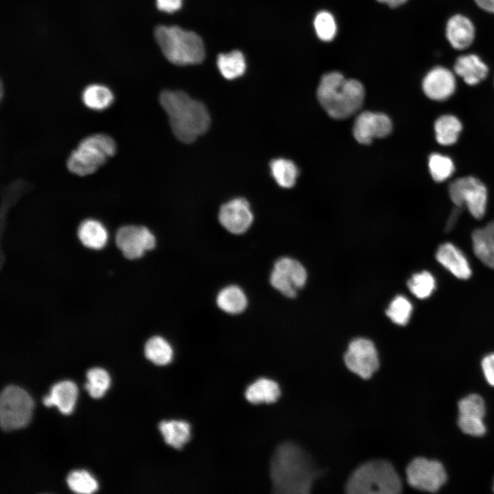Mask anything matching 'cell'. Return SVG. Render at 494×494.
I'll list each match as a JSON object with an SVG mask.
<instances>
[{
    "mask_svg": "<svg viewBox=\"0 0 494 494\" xmlns=\"http://www.w3.org/2000/svg\"><path fill=\"white\" fill-rule=\"evenodd\" d=\"M318 473L309 456L292 443L280 445L271 460L270 477L277 493L307 494Z\"/></svg>",
    "mask_w": 494,
    "mask_h": 494,
    "instance_id": "obj_1",
    "label": "cell"
},
{
    "mask_svg": "<svg viewBox=\"0 0 494 494\" xmlns=\"http://www.w3.org/2000/svg\"><path fill=\"white\" fill-rule=\"evenodd\" d=\"M159 101L169 118L175 137L181 142L190 143L207 131L211 118L202 102L180 91H165Z\"/></svg>",
    "mask_w": 494,
    "mask_h": 494,
    "instance_id": "obj_2",
    "label": "cell"
},
{
    "mask_svg": "<svg viewBox=\"0 0 494 494\" xmlns=\"http://www.w3.org/2000/svg\"><path fill=\"white\" fill-rule=\"evenodd\" d=\"M363 85L354 79H346L339 72L325 74L317 89L318 102L332 118L344 119L355 115L364 99Z\"/></svg>",
    "mask_w": 494,
    "mask_h": 494,
    "instance_id": "obj_3",
    "label": "cell"
},
{
    "mask_svg": "<svg viewBox=\"0 0 494 494\" xmlns=\"http://www.w3.org/2000/svg\"><path fill=\"white\" fill-rule=\"evenodd\" d=\"M154 36L165 58L176 65L202 62L205 52L201 38L196 33L178 26L160 25Z\"/></svg>",
    "mask_w": 494,
    "mask_h": 494,
    "instance_id": "obj_4",
    "label": "cell"
},
{
    "mask_svg": "<svg viewBox=\"0 0 494 494\" xmlns=\"http://www.w3.org/2000/svg\"><path fill=\"white\" fill-rule=\"evenodd\" d=\"M401 491L400 478L392 464L381 460H372L357 467L349 477L348 493L395 494Z\"/></svg>",
    "mask_w": 494,
    "mask_h": 494,
    "instance_id": "obj_5",
    "label": "cell"
},
{
    "mask_svg": "<svg viewBox=\"0 0 494 494\" xmlns=\"http://www.w3.org/2000/svg\"><path fill=\"white\" fill-rule=\"evenodd\" d=\"M115 139L105 133L83 138L67 161L69 171L79 176H89L103 166L117 152Z\"/></svg>",
    "mask_w": 494,
    "mask_h": 494,
    "instance_id": "obj_6",
    "label": "cell"
},
{
    "mask_svg": "<svg viewBox=\"0 0 494 494\" xmlns=\"http://www.w3.org/2000/svg\"><path fill=\"white\" fill-rule=\"evenodd\" d=\"M33 409V401L23 389L9 386L0 396V425L3 430L9 431L25 426L30 421Z\"/></svg>",
    "mask_w": 494,
    "mask_h": 494,
    "instance_id": "obj_7",
    "label": "cell"
},
{
    "mask_svg": "<svg viewBox=\"0 0 494 494\" xmlns=\"http://www.w3.org/2000/svg\"><path fill=\"white\" fill-rule=\"evenodd\" d=\"M449 194L455 206L467 207L476 219L484 217L487 204V189L479 179L473 176L458 178L450 183Z\"/></svg>",
    "mask_w": 494,
    "mask_h": 494,
    "instance_id": "obj_8",
    "label": "cell"
},
{
    "mask_svg": "<svg viewBox=\"0 0 494 494\" xmlns=\"http://www.w3.org/2000/svg\"><path fill=\"white\" fill-rule=\"evenodd\" d=\"M307 281V272L297 260L283 257L276 261L270 276L271 285L288 298H294Z\"/></svg>",
    "mask_w": 494,
    "mask_h": 494,
    "instance_id": "obj_9",
    "label": "cell"
},
{
    "mask_svg": "<svg viewBox=\"0 0 494 494\" xmlns=\"http://www.w3.org/2000/svg\"><path fill=\"white\" fill-rule=\"evenodd\" d=\"M409 484L414 489L437 491L445 482L447 475L440 462L425 458H416L406 469Z\"/></svg>",
    "mask_w": 494,
    "mask_h": 494,
    "instance_id": "obj_10",
    "label": "cell"
},
{
    "mask_svg": "<svg viewBox=\"0 0 494 494\" xmlns=\"http://www.w3.org/2000/svg\"><path fill=\"white\" fill-rule=\"evenodd\" d=\"M115 242L123 255L128 259L141 257L156 246L154 235L145 226L126 225L118 229Z\"/></svg>",
    "mask_w": 494,
    "mask_h": 494,
    "instance_id": "obj_11",
    "label": "cell"
},
{
    "mask_svg": "<svg viewBox=\"0 0 494 494\" xmlns=\"http://www.w3.org/2000/svg\"><path fill=\"white\" fill-rule=\"evenodd\" d=\"M347 368L364 379L370 378L379 367V358L374 344L365 338L351 342L344 356Z\"/></svg>",
    "mask_w": 494,
    "mask_h": 494,
    "instance_id": "obj_12",
    "label": "cell"
},
{
    "mask_svg": "<svg viewBox=\"0 0 494 494\" xmlns=\"http://www.w3.org/2000/svg\"><path fill=\"white\" fill-rule=\"evenodd\" d=\"M253 219L250 204L243 198L225 202L220 207L218 214L220 224L233 235L246 233L252 225Z\"/></svg>",
    "mask_w": 494,
    "mask_h": 494,
    "instance_id": "obj_13",
    "label": "cell"
},
{
    "mask_svg": "<svg viewBox=\"0 0 494 494\" xmlns=\"http://www.w3.org/2000/svg\"><path fill=\"white\" fill-rule=\"evenodd\" d=\"M392 128V121L386 115L365 111L357 116L353 134L360 143L369 144L375 138H383L388 135Z\"/></svg>",
    "mask_w": 494,
    "mask_h": 494,
    "instance_id": "obj_14",
    "label": "cell"
},
{
    "mask_svg": "<svg viewBox=\"0 0 494 494\" xmlns=\"http://www.w3.org/2000/svg\"><path fill=\"white\" fill-rule=\"evenodd\" d=\"M458 424L465 434L480 436L486 432L483 419L485 405L483 399L478 395H470L458 403Z\"/></svg>",
    "mask_w": 494,
    "mask_h": 494,
    "instance_id": "obj_15",
    "label": "cell"
},
{
    "mask_svg": "<svg viewBox=\"0 0 494 494\" xmlns=\"http://www.w3.org/2000/svg\"><path fill=\"white\" fill-rule=\"evenodd\" d=\"M456 89L454 74L444 67L432 69L423 79V90L431 99L444 101L451 97Z\"/></svg>",
    "mask_w": 494,
    "mask_h": 494,
    "instance_id": "obj_16",
    "label": "cell"
},
{
    "mask_svg": "<svg viewBox=\"0 0 494 494\" xmlns=\"http://www.w3.org/2000/svg\"><path fill=\"white\" fill-rule=\"evenodd\" d=\"M436 259L460 279H467L471 276V269L467 257L451 243L446 242L440 245L436 252Z\"/></svg>",
    "mask_w": 494,
    "mask_h": 494,
    "instance_id": "obj_17",
    "label": "cell"
},
{
    "mask_svg": "<svg viewBox=\"0 0 494 494\" xmlns=\"http://www.w3.org/2000/svg\"><path fill=\"white\" fill-rule=\"evenodd\" d=\"M78 395L75 384L71 381H62L55 384L50 394L43 399L47 407L56 406L64 414H70L74 407Z\"/></svg>",
    "mask_w": 494,
    "mask_h": 494,
    "instance_id": "obj_18",
    "label": "cell"
},
{
    "mask_svg": "<svg viewBox=\"0 0 494 494\" xmlns=\"http://www.w3.org/2000/svg\"><path fill=\"white\" fill-rule=\"evenodd\" d=\"M446 35L451 45L457 49L468 47L473 42L475 30L473 23L467 17L457 14L447 22Z\"/></svg>",
    "mask_w": 494,
    "mask_h": 494,
    "instance_id": "obj_19",
    "label": "cell"
},
{
    "mask_svg": "<svg viewBox=\"0 0 494 494\" xmlns=\"http://www.w3.org/2000/svg\"><path fill=\"white\" fill-rule=\"evenodd\" d=\"M472 243L475 256L484 265L494 269V221L474 230Z\"/></svg>",
    "mask_w": 494,
    "mask_h": 494,
    "instance_id": "obj_20",
    "label": "cell"
},
{
    "mask_svg": "<svg viewBox=\"0 0 494 494\" xmlns=\"http://www.w3.org/2000/svg\"><path fill=\"white\" fill-rule=\"evenodd\" d=\"M456 73L469 85H476L484 80L489 72L487 66L474 55L460 56L454 65Z\"/></svg>",
    "mask_w": 494,
    "mask_h": 494,
    "instance_id": "obj_21",
    "label": "cell"
},
{
    "mask_svg": "<svg viewBox=\"0 0 494 494\" xmlns=\"http://www.w3.org/2000/svg\"><path fill=\"white\" fill-rule=\"evenodd\" d=\"M216 304L224 312L236 315L245 311L248 305V298L240 287L231 285L219 291L216 296Z\"/></svg>",
    "mask_w": 494,
    "mask_h": 494,
    "instance_id": "obj_22",
    "label": "cell"
},
{
    "mask_svg": "<svg viewBox=\"0 0 494 494\" xmlns=\"http://www.w3.org/2000/svg\"><path fill=\"white\" fill-rule=\"evenodd\" d=\"M83 104L89 110L103 111L114 103L115 95L112 90L102 84H91L86 86L81 95Z\"/></svg>",
    "mask_w": 494,
    "mask_h": 494,
    "instance_id": "obj_23",
    "label": "cell"
},
{
    "mask_svg": "<svg viewBox=\"0 0 494 494\" xmlns=\"http://www.w3.org/2000/svg\"><path fill=\"white\" fill-rule=\"evenodd\" d=\"M81 243L86 247L99 250L104 247L108 240V232L98 220L86 219L82 222L78 229Z\"/></svg>",
    "mask_w": 494,
    "mask_h": 494,
    "instance_id": "obj_24",
    "label": "cell"
},
{
    "mask_svg": "<svg viewBox=\"0 0 494 494\" xmlns=\"http://www.w3.org/2000/svg\"><path fill=\"white\" fill-rule=\"evenodd\" d=\"M280 388L274 381L260 378L251 384L246 389V399L254 404L270 403L276 401L280 396Z\"/></svg>",
    "mask_w": 494,
    "mask_h": 494,
    "instance_id": "obj_25",
    "label": "cell"
},
{
    "mask_svg": "<svg viewBox=\"0 0 494 494\" xmlns=\"http://www.w3.org/2000/svg\"><path fill=\"white\" fill-rule=\"evenodd\" d=\"M190 425L183 421H163L159 424V430L167 444L180 449L190 439Z\"/></svg>",
    "mask_w": 494,
    "mask_h": 494,
    "instance_id": "obj_26",
    "label": "cell"
},
{
    "mask_svg": "<svg viewBox=\"0 0 494 494\" xmlns=\"http://www.w3.org/2000/svg\"><path fill=\"white\" fill-rule=\"evenodd\" d=\"M460 120L451 115H444L438 117L434 123L436 139L439 144L450 145L455 143L462 130Z\"/></svg>",
    "mask_w": 494,
    "mask_h": 494,
    "instance_id": "obj_27",
    "label": "cell"
},
{
    "mask_svg": "<svg viewBox=\"0 0 494 494\" xmlns=\"http://www.w3.org/2000/svg\"><path fill=\"white\" fill-rule=\"evenodd\" d=\"M217 65L222 75L227 80H233L242 75L246 68L242 53L234 50L218 56Z\"/></svg>",
    "mask_w": 494,
    "mask_h": 494,
    "instance_id": "obj_28",
    "label": "cell"
},
{
    "mask_svg": "<svg viewBox=\"0 0 494 494\" xmlns=\"http://www.w3.org/2000/svg\"><path fill=\"white\" fill-rule=\"evenodd\" d=\"M144 352L150 361L160 366L169 364L173 357L171 344L159 336H153L146 342Z\"/></svg>",
    "mask_w": 494,
    "mask_h": 494,
    "instance_id": "obj_29",
    "label": "cell"
},
{
    "mask_svg": "<svg viewBox=\"0 0 494 494\" xmlns=\"http://www.w3.org/2000/svg\"><path fill=\"white\" fill-rule=\"evenodd\" d=\"M270 167L272 176L280 187L291 188L295 185L298 171L292 161L275 158L270 162Z\"/></svg>",
    "mask_w": 494,
    "mask_h": 494,
    "instance_id": "obj_30",
    "label": "cell"
},
{
    "mask_svg": "<svg viewBox=\"0 0 494 494\" xmlns=\"http://www.w3.org/2000/svg\"><path fill=\"white\" fill-rule=\"evenodd\" d=\"M408 287L416 298L425 299L430 296L436 287L434 276L427 271L414 274L408 280Z\"/></svg>",
    "mask_w": 494,
    "mask_h": 494,
    "instance_id": "obj_31",
    "label": "cell"
},
{
    "mask_svg": "<svg viewBox=\"0 0 494 494\" xmlns=\"http://www.w3.org/2000/svg\"><path fill=\"white\" fill-rule=\"evenodd\" d=\"M428 166L433 180L438 183L449 178L455 171L452 160L438 153H433L430 156Z\"/></svg>",
    "mask_w": 494,
    "mask_h": 494,
    "instance_id": "obj_32",
    "label": "cell"
},
{
    "mask_svg": "<svg viewBox=\"0 0 494 494\" xmlns=\"http://www.w3.org/2000/svg\"><path fill=\"white\" fill-rule=\"evenodd\" d=\"M87 382L85 388L93 398L102 397L110 386V377L108 373L100 368H93L88 370Z\"/></svg>",
    "mask_w": 494,
    "mask_h": 494,
    "instance_id": "obj_33",
    "label": "cell"
},
{
    "mask_svg": "<svg viewBox=\"0 0 494 494\" xmlns=\"http://www.w3.org/2000/svg\"><path fill=\"white\" fill-rule=\"evenodd\" d=\"M412 305L404 296L398 295L391 301L386 313L395 324L405 325L411 316Z\"/></svg>",
    "mask_w": 494,
    "mask_h": 494,
    "instance_id": "obj_34",
    "label": "cell"
},
{
    "mask_svg": "<svg viewBox=\"0 0 494 494\" xmlns=\"http://www.w3.org/2000/svg\"><path fill=\"white\" fill-rule=\"evenodd\" d=\"M67 482L71 490L78 493H92L98 488L96 480L84 470L71 471Z\"/></svg>",
    "mask_w": 494,
    "mask_h": 494,
    "instance_id": "obj_35",
    "label": "cell"
},
{
    "mask_svg": "<svg viewBox=\"0 0 494 494\" xmlns=\"http://www.w3.org/2000/svg\"><path fill=\"white\" fill-rule=\"evenodd\" d=\"M314 28L318 38L330 41L336 34L337 26L333 15L327 11L318 12L314 19Z\"/></svg>",
    "mask_w": 494,
    "mask_h": 494,
    "instance_id": "obj_36",
    "label": "cell"
},
{
    "mask_svg": "<svg viewBox=\"0 0 494 494\" xmlns=\"http://www.w3.org/2000/svg\"><path fill=\"white\" fill-rule=\"evenodd\" d=\"M482 368L486 381L494 386V353H491L483 358Z\"/></svg>",
    "mask_w": 494,
    "mask_h": 494,
    "instance_id": "obj_37",
    "label": "cell"
},
{
    "mask_svg": "<svg viewBox=\"0 0 494 494\" xmlns=\"http://www.w3.org/2000/svg\"><path fill=\"white\" fill-rule=\"evenodd\" d=\"M183 0H156V6L161 11L172 13L178 10Z\"/></svg>",
    "mask_w": 494,
    "mask_h": 494,
    "instance_id": "obj_38",
    "label": "cell"
},
{
    "mask_svg": "<svg viewBox=\"0 0 494 494\" xmlns=\"http://www.w3.org/2000/svg\"><path fill=\"white\" fill-rule=\"evenodd\" d=\"M462 209V207L457 206H456V207L453 209L446 223L445 228L446 232L451 231V229L454 227L461 213Z\"/></svg>",
    "mask_w": 494,
    "mask_h": 494,
    "instance_id": "obj_39",
    "label": "cell"
},
{
    "mask_svg": "<svg viewBox=\"0 0 494 494\" xmlns=\"http://www.w3.org/2000/svg\"><path fill=\"white\" fill-rule=\"evenodd\" d=\"M475 1L483 10L494 13V0H475Z\"/></svg>",
    "mask_w": 494,
    "mask_h": 494,
    "instance_id": "obj_40",
    "label": "cell"
},
{
    "mask_svg": "<svg viewBox=\"0 0 494 494\" xmlns=\"http://www.w3.org/2000/svg\"><path fill=\"white\" fill-rule=\"evenodd\" d=\"M379 2L386 3L390 7L395 8L403 4L407 0H377Z\"/></svg>",
    "mask_w": 494,
    "mask_h": 494,
    "instance_id": "obj_41",
    "label": "cell"
},
{
    "mask_svg": "<svg viewBox=\"0 0 494 494\" xmlns=\"http://www.w3.org/2000/svg\"><path fill=\"white\" fill-rule=\"evenodd\" d=\"M493 489H494V486H493Z\"/></svg>",
    "mask_w": 494,
    "mask_h": 494,
    "instance_id": "obj_42",
    "label": "cell"
}]
</instances>
